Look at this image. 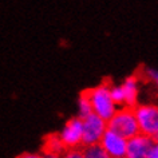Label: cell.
<instances>
[{
	"mask_svg": "<svg viewBox=\"0 0 158 158\" xmlns=\"http://www.w3.org/2000/svg\"><path fill=\"white\" fill-rule=\"evenodd\" d=\"M93 114H95L103 121L107 122L117 113L118 106L114 103L111 94H110V83H101L93 89L86 90Z\"/></svg>",
	"mask_w": 158,
	"mask_h": 158,
	"instance_id": "cell-1",
	"label": "cell"
},
{
	"mask_svg": "<svg viewBox=\"0 0 158 158\" xmlns=\"http://www.w3.org/2000/svg\"><path fill=\"white\" fill-rule=\"evenodd\" d=\"M139 133L158 143V105L139 103L133 109Z\"/></svg>",
	"mask_w": 158,
	"mask_h": 158,
	"instance_id": "cell-2",
	"label": "cell"
},
{
	"mask_svg": "<svg viewBox=\"0 0 158 158\" xmlns=\"http://www.w3.org/2000/svg\"><path fill=\"white\" fill-rule=\"evenodd\" d=\"M107 129L119 134L125 139H130L139 134L134 110L129 107H119L117 113L107 121Z\"/></svg>",
	"mask_w": 158,
	"mask_h": 158,
	"instance_id": "cell-3",
	"label": "cell"
},
{
	"mask_svg": "<svg viewBox=\"0 0 158 158\" xmlns=\"http://www.w3.org/2000/svg\"><path fill=\"white\" fill-rule=\"evenodd\" d=\"M82 129H83V137H82L83 148L99 145L102 137L107 130V122L95 114H90L89 117L82 119Z\"/></svg>",
	"mask_w": 158,
	"mask_h": 158,
	"instance_id": "cell-4",
	"label": "cell"
},
{
	"mask_svg": "<svg viewBox=\"0 0 158 158\" xmlns=\"http://www.w3.org/2000/svg\"><path fill=\"white\" fill-rule=\"evenodd\" d=\"M58 135L66 150L79 149L82 146V137H83L82 119L79 117H74L69 119Z\"/></svg>",
	"mask_w": 158,
	"mask_h": 158,
	"instance_id": "cell-5",
	"label": "cell"
},
{
	"mask_svg": "<svg viewBox=\"0 0 158 158\" xmlns=\"http://www.w3.org/2000/svg\"><path fill=\"white\" fill-rule=\"evenodd\" d=\"M101 148L107 153L110 158H122L126 156V148H127V139L121 137L119 134L106 130L102 139L99 142Z\"/></svg>",
	"mask_w": 158,
	"mask_h": 158,
	"instance_id": "cell-6",
	"label": "cell"
},
{
	"mask_svg": "<svg viewBox=\"0 0 158 158\" xmlns=\"http://www.w3.org/2000/svg\"><path fill=\"white\" fill-rule=\"evenodd\" d=\"M154 142L143 134H137L135 137L127 139L126 158H148L150 150L153 149Z\"/></svg>",
	"mask_w": 158,
	"mask_h": 158,
	"instance_id": "cell-7",
	"label": "cell"
},
{
	"mask_svg": "<svg viewBox=\"0 0 158 158\" xmlns=\"http://www.w3.org/2000/svg\"><path fill=\"white\" fill-rule=\"evenodd\" d=\"M119 86L123 94V107L134 109L138 105L139 98V78L137 75L127 77Z\"/></svg>",
	"mask_w": 158,
	"mask_h": 158,
	"instance_id": "cell-8",
	"label": "cell"
},
{
	"mask_svg": "<svg viewBox=\"0 0 158 158\" xmlns=\"http://www.w3.org/2000/svg\"><path fill=\"white\" fill-rule=\"evenodd\" d=\"M66 149L63 146L62 141L59 139L58 134H51L44 139V156H58L62 157L64 154Z\"/></svg>",
	"mask_w": 158,
	"mask_h": 158,
	"instance_id": "cell-9",
	"label": "cell"
},
{
	"mask_svg": "<svg viewBox=\"0 0 158 158\" xmlns=\"http://www.w3.org/2000/svg\"><path fill=\"white\" fill-rule=\"evenodd\" d=\"M90 114H93L91 105H90V101L86 95V93L83 91L78 98V117L81 119H83V118L89 117Z\"/></svg>",
	"mask_w": 158,
	"mask_h": 158,
	"instance_id": "cell-10",
	"label": "cell"
},
{
	"mask_svg": "<svg viewBox=\"0 0 158 158\" xmlns=\"http://www.w3.org/2000/svg\"><path fill=\"white\" fill-rule=\"evenodd\" d=\"M85 158H110L107 153L101 148V145H93V146H86L82 149Z\"/></svg>",
	"mask_w": 158,
	"mask_h": 158,
	"instance_id": "cell-11",
	"label": "cell"
},
{
	"mask_svg": "<svg viewBox=\"0 0 158 158\" xmlns=\"http://www.w3.org/2000/svg\"><path fill=\"white\" fill-rule=\"evenodd\" d=\"M110 94L114 101V103L119 107H123V94H122L121 86L119 85H110Z\"/></svg>",
	"mask_w": 158,
	"mask_h": 158,
	"instance_id": "cell-12",
	"label": "cell"
},
{
	"mask_svg": "<svg viewBox=\"0 0 158 158\" xmlns=\"http://www.w3.org/2000/svg\"><path fill=\"white\" fill-rule=\"evenodd\" d=\"M145 75H146V78H148L149 81L152 82V83L158 89V70L146 69V70H145Z\"/></svg>",
	"mask_w": 158,
	"mask_h": 158,
	"instance_id": "cell-13",
	"label": "cell"
},
{
	"mask_svg": "<svg viewBox=\"0 0 158 158\" xmlns=\"http://www.w3.org/2000/svg\"><path fill=\"white\" fill-rule=\"evenodd\" d=\"M62 158H85L83 152L81 149H74V150H66Z\"/></svg>",
	"mask_w": 158,
	"mask_h": 158,
	"instance_id": "cell-14",
	"label": "cell"
},
{
	"mask_svg": "<svg viewBox=\"0 0 158 158\" xmlns=\"http://www.w3.org/2000/svg\"><path fill=\"white\" fill-rule=\"evenodd\" d=\"M18 158H47L44 154H39V153H24L22 156H19Z\"/></svg>",
	"mask_w": 158,
	"mask_h": 158,
	"instance_id": "cell-15",
	"label": "cell"
},
{
	"mask_svg": "<svg viewBox=\"0 0 158 158\" xmlns=\"http://www.w3.org/2000/svg\"><path fill=\"white\" fill-rule=\"evenodd\" d=\"M148 158H158V143H154L153 149L150 150Z\"/></svg>",
	"mask_w": 158,
	"mask_h": 158,
	"instance_id": "cell-16",
	"label": "cell"
},
{
	"mask_svg": "<svg viewBox=\"0 0 158 158\" xmlns=\"http://www.w3.org/2000/svg\"><path fill=\"white\" fill-rule=\"evenodd\" d=\"M47 158H62V157H58V156H46Z\"/></svg>",
	"mask_w": 158,
	"mask_h": 158,
	"instance_id": "cell-17",
	"label": "cell"
},
{
	"mask_svg": "<svg viewBox=\"0 0 158 158\" xmlns=\"http://www.w3.org/2000/svg\"><path fill=\"white\" fill-rule=\"evenodd\" d=\"M122 158H126V157H122Z\"/></svg>",
	"mask_w": 158,
	"mask_h": 158,
	"instance_id": "cell-18",
	"label": "cell"
}]
</instances>
